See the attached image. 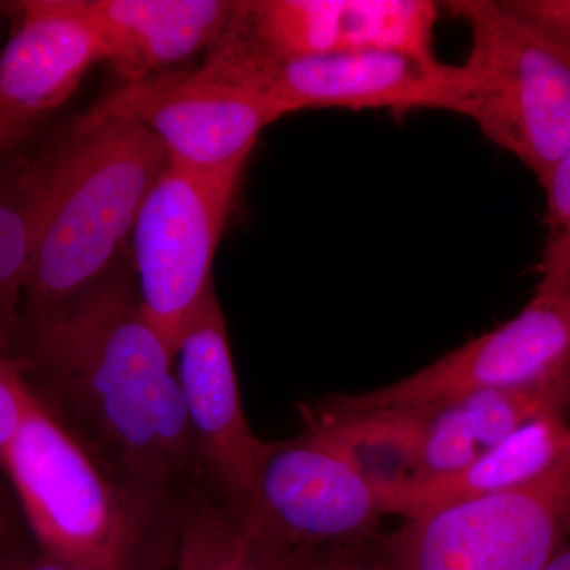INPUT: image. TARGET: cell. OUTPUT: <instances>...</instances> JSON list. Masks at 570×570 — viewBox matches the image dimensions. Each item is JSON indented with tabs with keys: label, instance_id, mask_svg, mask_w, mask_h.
I'll list each match as a JSON object with an SVG mask.
<instances>
[{
	"label": "cell",
	"instance_id": "obj_1",
	"mask_svg": "<svg viewBox=\"0 0 570 570\" xmlns=\"http://www.w3.org/2000/svg\"><path fill=\"white\" fill-rule=\"evenodd\" d=\"M11 358L154 539L174 542L184 517L214 498L187 422L175 352L142 311L130 255L22 325Z\"/></svg>",
	"mask_w": 570,
	"mask_h": 570
},
{
	"label": "cell",
	"instance_id": "obj_2",
	"mask_svg": "<svg viewBox=\"0 0 570 570\" xmlns=\"http://www.w3.org/2000/svg\"><path fill=\"white\" fill-rule=\"evenodd\" d=\"M167 163L163 142L124 116H81L61 141L33 157L37 230L22 325L126 257L142 200Z\"/></svg>",
	"mask_w": 570,
	"mask_h": 570
},
{
	"label": "cell",
	"instance_id": "obj_3",
	"mask_svg": "<svg viewBox=\"0 0 570 570\" xmlns=\"http://www.w3.org/2000/svg\"><path fill=\"white\" fill-rule=\"evenodd\" d=\"M471 31L463 116L539 179L570 148V39L509 2L448 3Z\"/></svg>",
	"mask_w": 570,
	"mask_h": 570
},
{
	"label": "cell",
	"instance_id": "obj_4",
	"mask_svg": "<svg viewBox=\"0 0 570 570\" xmlns=\"http://www.w3.org/2000/svg\"><path fill=\"white\" fill-rule=\"evenodd\" d=\"M0 469L41 553L134 570L156 540L118 487L26 382L24 409Z\"/></svg>",
	"mask_w": 570,
	"mask_h": 570
},
{
	"label": "cell",
	"instance_id": "obj_5",
	"mask_svg": "<svg viewBox=\"0 0 570 570\" xmlns=\"http://www.w3.org/2000/svg\"><path fill=\"white\" fill-rule=\"evenodd\" d=\"M246 163L190 168L168 160L135 219L130 264L138 296L174 352L214 285V257Z\"/></svg>",
	"mask_w": 570,
	"mask_h": 570
},
{
	"label": "cell",
	"instance_id": "obj_6",
	"mask_svg": "<svg viewBox=\"0 0 570 570\" xmlns=\"http://www.w3.org/2000/svg\"><path fill=\"white\" fill-rule=\"evenodd\" d=\"M570 539V459L527 485L404 521L396 570H540Z\"/></svg>",
	"mask_w": 570,
	"mask_h": 570
},
{
	"label": "cell",
	"instance_id": "obj_7",
	"mask_svg": "<svg viewBox=\"0 0 570 570\" xmlns=\"http://www.w3.org/2000/svg\"><path fill=\"white\" fill-rule=\"evenodd\" d=\"M236 81L272 97L287 115L302 110H444L463 115V67L406 51L268 61L219 40L206 51Z\"/></svg>",
	"mask_w": 570,
	"mask_h": 570
},
{
	"label": "cell",
	"instance_id": "obj_8",
	"mask_svg": "<svg viewBox=\"0 0 570 570\" xmlns=\"http://www.w3.org/2000/svg\"><path fill=\"white\" fill-rule=\"evenodd\" d=\"M570 382V295L535 292L515 317L417 373L358 395L321 400L332 411L417 412L491 389Z\"/></svg>",
	"mask_w": 570,
	"mask_h": 570
},
{
	"label": "cell",
	"instance_id": "obj_9",
	"mask_svg": "<svg viewBox=\"0 0 570 570\" xmlns=\"http://www.w3.org/2000/svg\"><path fill=\"white\" fill-rule=\"evenodd\" d=\"M384 513L373 487L302 431L268 442L239 519L261 549L287 554L373 539Z\"/></svg>",
	"mask_w": 570,
	"mask_h": 570
},
{
	"label": "cell",
	"instance_id": "obj_10",
	"mask_svg": "<svg viewBox=\"0 0 570 570\" xmlns=\"http://www.w3.org/2000/svg\"><path fill=\"white\" fill-rule=\"evenodd\" d=\"M86 115L134 119L163 142L170 163L217 168L249 159L262 130L287 112L272 97L205 61L198 69L122 82Z\"/></svg>",
	"mask_w": 570,
	"mask_h": 570
},
{
	"label": "cell",
	"instance_id": "obj_11",
	"mask_svg": "<svg viewBox=\"0 0 570 570\" xmlns=\"http://www.w3.org/2000/svg\"><path fill=\"white\" fill-rule=\"evenodd\" d=\"M438 20L430 0H242L223 40L268 61L365 51L436 56Z\"/></svg>",
	"mask_w": 570,
	"mask_h": 570
},
{
	"label": "cell",
	"instance_id": "obj_12",
	"mask_svg": "<svg viewBox=\"0 0 570 570\" xmlns=\"http://www.w3.org/2000/svg\"><path fill=\"white\" fill-rule=\"evenodd\" d=\"M175 370L214 498L242 517L268 442L247 422L214 285L179 337Z\"/></svg>",
	"mask_w": 570,
	"mask_h": 570
},
{
	"label": "cell",
	"instance_id": "obj_13",
	"mask_svg": "<svg viewBox=\"0 0 570 570\" xmlns=\"http://www.w3.org/2000/svg\"><path fill=\"white\" fill-rule=\"evenodd\" d=\"M0 52V115L45 121L105 61L102 37L85 0H22Z\"/></svg>",
	"mask_w": 570,
	"mask_h": 570
},
{
	"label": "cell",
	"instance_id": "obj_14",
	"mask_svg": "<svg viewBox=\"0 0 570 570\" xmlns=\"http://www.w3.org/2000/svg\"><path fill=\"white\" fill-rule=\"evenodd\" d=\"M85 7L105 61L130 82L208 51L227 32L238 0H85Z\"/></svg>",
	"mask_w": 570,
	"mask_h": 570
},
{
	"label": "cell",
	"instance_id": "obj_15",
	"mask_svg": "<svg viewBox=\"0 0 570 570\" xmlns=\"http://www.w3.org/2000/svg\"><path fill=\"white\" fill-rule=\"evenodd\" d=\"M569 406L570 382H560L483 390L417 411L423 417V438L412 482L460 471L532 420L564 414Z\"/></svg>",
	"mask_w": 570,
	"mask_h": 570
},
{
	"label": "cell",
	"instance_id": "obj_16",
	"mask_svg": "<svg viewBox=\"0 0 570 570\" xmlns=\"http://www.w3.org/2000/svg\"><path fill=\"white\" fill-rule=\"evenodd\" d=\"M570 459L564 414L532 420L460 471L406 483L377 494L385 513L414 519L422 513L527 485Z\"/></svg>",
	"mask_w": 570,
	"mask_h": 570
},
{
	"label": "cell",
	"instance_id": "obj_17",
	"mask_svg": "<svg viewBox=\"0 0 570 570\" xmlns=\"http://www.w3.org/2000/svg\"><path fill=\"white\" fill-rule=\"evenodd\" d=\"M298 415L303 431L351 464L377 494L415 479L423 438L420 412L344 414L317 401L299 404Z\"/></svg>",
	"mask_w": 570,
	"mask_h": 570
},
{
	"label": "cell",
	"instance_id": "obj_18",
	"mask_svg": "<svg viewBox=\"0 0 570 570\" xmlns=\"http://www.w3.org/2000/svg\"><path fill=\"white\" fill-rule=\"evenodd\" d=\"M36 230L33 157L18 149L0 154V351L10 356L20 344Z\"/></svg>",
	"mask_w": 570,
	"mask_h": 570
},
{
	"label": "cell",
	"instance_id": "obj_19",
	"mask_svg": "<svg viewBox=\"0 0 570 570\" xmlns=\"http://www.w3.org/2000/svg\"><path fill=\"white\" fill-rule=\"evenodd\" d=\"M171 549L176 570H273L242 519L214 498L184 517Z\"/></svg>",
	"mask_w": 570,
	"mask_h": 570
},
{
	"label": "cell",
	"instance_id": "obj_20",
	"mask_svg": "<svg viewBox=\"0 0 570 570\" xmlns=\"http://www.w3.org/2000/svg\"><path fill=\"white\" fill-rule=\"evenodd\" d=\"M547 197V239L538 292L570 295V148L542 184Z\"/></svg>",
	"mask_w": 570,
	"mask_h": 570
},
{
	"label": "cell",
	"instance_id": "obj_21",
	"mask_svg": "<svg viewBox=\"0 0 570 570\" xmlns=\"http://www.w3.org/2000/svg\"><path fill=\"white\" fill-rule=\"evenodd\" d=\"M265 554L273 570H396L384 542L374 543L373 539L298 553Z\"/></svg>",
	"mask_w": 570,
	"mask_h": 570
},
{
	"label": "cell",
	"instance_id": "obj_22",
	"mask_svg": "<svg viewBox=\"0 0 570 570\" xmlns=\"http://www.w3.org/2000/svg\"><path fill=\"white\" fill-rule=\"evenodd\" d=\"M26 381L10 355L0 351V453L13 438L24 409Z\"/></svg>",
	"mask_w": 570,
	"mask_h": 570
},
{
	"label": "cell",
	"instance_id": "obj_23",
	"mask_svg": "<svg viewBox=\"0 0 570 570\" xmlns=\"http://www.w3.org/2000/svg\"><path fill=\"white\" fill-rule=\"evenodd\" d=\"M29 531L13 490L0 480V570H13L24 560L20 551L24 532Z\"/></svg>",
	"mask_w": 570,
	"mask_h": 570
},
{
	"label": "cell",
	"instance_id": "obj_24",
	"mask_svg": "<svg viewBox=\"0 0 570 570\" xmlns=\"http://www.w3.org/2000/svg\"><path fill=\"white\" fill-rule=\"evenodd\" d=\"M43 121L0 115V154L14 151L37 132Z\"/></svg>",
	"mask_w": 570,
	"mask_h": 570
},
{
	"label": "cell",
	"instance_id": "obj_25",
	"mask_svg": "<svg viewBox=\"0 0 570 570\" xmlns=\"http://www.w3.org/2000/svg\"><path fill=\"white\" fill-rule=\"evenodd\" d=\"M13 570H119L107 566L88 564V562H75L41 553L39 557L24 558L14 566Z\"/></svg>",
	"mask_w": 570,
	"mask_h": 570
},
{
	"label": "cell",
	"instance_id": "obj_26",
	"mask_svg": "<svg viewBox=\"0 0 570 570\" xmlns=\"http://www.w3.org/2000/svg\"><path fill=\"white\" fill-rule=\"evenodd\" d=\"M540 570H570V539Z\"/></svg>",
	"mask_w": 570,
	"mask_h": 570
}]
</instances>
